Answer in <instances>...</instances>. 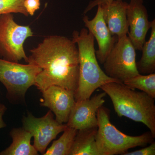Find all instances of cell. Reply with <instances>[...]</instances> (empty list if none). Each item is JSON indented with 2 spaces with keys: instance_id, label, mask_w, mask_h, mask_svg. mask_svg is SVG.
<instances>
[{
  "instance_id": "6da1fadb",
  "label": "cell",
  "mask_w": 155,
  "mask_h": 155,
  "mask_svg": "<svg viewBox=\"0 0 155 155\" xmlns=\"http://www.w3.org/2000/svg\"><path fill=\"white\" fill-rule=\"evenodd\" d=\"M30 51L27 63L41 69L35 79L37 88L42 92L57 85L75 94L79 78V57L77 45L72 39L50 35Z\"/></svg>"
},
{
  "instance_id": "7a4b0ae2",
  "label": "cell",
  "mask_w": 155,
  "mask_h": 155,
  "mask_svg": "<svg viewBox=\"0 0 155 155\" xmlns=\"http://www.w3.org/2000/svg\"><path fill=\"white\" fill-rule=\"evenodd\" d=\"M100 88L110 97L119 117L144 124L155 137V99L122 82H110Z\"/></svg>"
},
{
  "instance_id": "3957f363",
  "label": "cell",
  "mask_w": 155,
  "mask_h": 155,
  "mask_svg": "<svg viewBox=\"0 0 155 155\" xmlns=\"http://www.w3.org/2000/svg\"><path fill=\"white\" fill-rule=\"evenodd\" d=\"M72 41L77 45L79 57L78 85L75 101L89 98L97 89L111 82H120L108 76L98 64L94 48L95 38L86 28L74 31Z\"/></svg>"
},
{
  "instance_id": "277c9868",
  "label": "cell",
  "mask_w": 155,
  "mask_h": 155,
  "mask_svg": "<svg viewBox=\"0 0 155 155\" xmlns=\"http://www.w3.org/2000/svg\"><path fill=\"white\" fill-rule=\"evenodd\" d=\"M97 131L96 141L100 155L121 154L130 149L145 147L154 141L150 131L132 136L121 132L110 121V111L102 106L97 111Z\"/></svg>"
},
{
  "instance_id": "5b68a950",
  "label": "cell",
  "mask_w": 155,
  "mask_h": 155,
  "mask_svg": "<svg viewBox=\"0 0 155 155\" xmlns=\"http://www.w3.org/2000/svg\"><path fill=\"white\" fill-rule=\"evenodd\" d=\"M33 35L28 25L16 23L13 14L0 15V58L17 63L24 60L27 63L23 46L25 40Z\"/></svg>"
},
{
  "instance_id": "8992f818",
  "label": "cell",
  "mask_w": 155,
  "mask_h": 155,
  "mask_svg": "<svg viewBox=\"0 0 155 155\" xmlns=\"http://www.w3.org/2000/svg\"><path fill=\"white\" fill-rule=\"evenodd\" d=\"M41 69L34 64H20L0 58V82L12 100H24L27 90L35 84Z\"/></svg>"
},
{
  "instance_id": "52a82bcc",
  "label": "cell",
  "mask_w": 155,
  "mask_h": 155,
  "mask_svg": "<svg viewBox=\"0 0 155 155\" xmlns=\"http://www.w3.org/2000/svg\"><path fill=\"white\" fill-rule=\"evenodd\" d=\"M135 51L127 35L118 38L103 64L106 74L122 83L140 74Z\"/></svg>"
},
{
  "instance_id": "ba28073f",
  "label": "cell",
  "mask_w": 155,
  "mask_h": 155,
  "mask_svg": "<svg viewBox=\"0 0 155 155\" xmlns=\"http://www.w3.org/2000/svg\"><path fill=\"white\" fill-rule=\"evenodd\" d=\"M22 124L23 128L30 132L34 137L33 146L43 155L50 143L67 127V124H61L54 119L51 110L41 118L28 113L23 117Z\"/></svg>"
},
{
  "instance_id": "9c48e42d",
  "label": "cell",
  "mask_w": 155,
  "mask_h": 155,
  "mask_svg": "<svg viewBox=\"0 0 155 155\" xmlns=\"http://www.w3.org/2000/svg\"><path fill=\"white\" fill-rule=\"evenodd\" d=\"M106 95L103 91L89 98L75 101L67 126L77 130L97 127V111L105 102Z\"/></svg>"
},
{
  "instance_id": "30bf717a",
  "label": "cell",
  "mask_w": 155,
  "mask_h": 155,
  "mask_svg": "<svg viewBox=\"0 0 155 155\" xmlns=\"http://www.w3.org/2000/svg\"><path fill=\"white\" fill-rule=\"evenodd\" d=\"M127 17L129 26L127 36L135 50L141 51L151 25L143 0H130L127 4Z\"/></svg>"
},
{
  "instance_id": "8fae6325",
  "label": "cell",
  "mask_w": 155,
  "mask_h": 155,
  "mask_svg": "<svg viewBox=\"0 0 155 155\" xmlns=\"http://www.w3.org/2000/svg\"><path fill=\"white\" fill-rule=\"evenodd\" d=\"M41 92L43 100L41 105L49 108L58 122L67 123L75 102V93L57 85L49 87Z\"/></svg>"
},
{
  "instance_id": "7c38bea8",
  "label": "cell",
  "mask_w": 155,
  "mask_h": 155,
  "mask_svg": "<svg viewBox=\"0 0 155 155\" xmlns=\"http://www.w3.org/2000/svg\"><path fill=\"white\" fill-rule=\"evenodd\" d=\"M97 7V13L93 19H89L87 16L84 15L82 20L84 26L96 40L98 49L96 51V55L98 61L103 64L116 43V40L105 22L101 7Z\"/></svg>"
},
{
  "instance_id": "4fadbf2b",
  "label": "cell",
  "mask_w": 155,
  "mask_h": 155,
  "mask_svg": "<svg viewBox=\"0 0 155 155\" xmlns=\"http://www.w3.org/2000/svg\"><path fill=\"white\" fill-rule=\"evenodd\" d=\"M127 4L123 1H114L100 5L108 28L112 35H116L118 38L127 35L129 32L127 17Z\"/></svg>"
},
{
  "instance_id": "5bb4252c",
  "label": "cell",
  "mask_w": 155,
  "mask_h": 155,
  "mask_svg": "<svg viewBox=\"0 0 155 155\" xmlns=\"http://www.w3.org/2000/svg\"><path fill=\"white\" fill-rule=\"evenodd\" d=\"M12 143L0 153L1 155H37L38 151L31 144L32 137L30 132L23 128H15L10 132Z\"/></svg>"
},
{
  "instance_id": "9a60e30c",
  "label": "cell",
  "mask_w": 155,
  "mask_h": 155,
  "mask_svg": "<svg viewBox=\"0 0 155 155\" xmlns=\"http://www.w3.org/2000/svg\"><path fill=\"white\" fill-rule=\"evenodd\" d=\"M97 127L78 130L69 155H100L96 137Z\"/></svg>"
},
{
  "instance_id": "2e32d148",
  "label": "cell",
  "mask_w": 155,
  "mask_h": 155,
  "mask_svg": "<svg viewBox=\"0 0 155 155\" xmlns=\"http://www.w3.org/2000/svg\"><path fill=\"white\" fill-rule=\"evenodd\" d=\"M150 29V38L142 49L141 58L136 63L139 73L143 75L151 74L155 71V19L151 21Z\"/></svg>"
},
{
  "instance_id": "e0dca14e",
  "label": "cell",
  "mask_w": 155,
  "mask_h": 155,
  "mask_svg": "<svg viewBox=\"0 0 155 155\" xmlns=\"http://www.w3.org/2000/svg\"><path fill=\"white\" fill-rule=\"evenodd\" d=\"M78 130L68 127L61 137L54 140L44 155H69Z\"/></svg>"
},
{
  "instance_id": "ac0fdd59",
  "label": "cell",
  "mask_w": 155,
  "mask_h": 155,
  "mask_svg": "<svg viewBox=\"0 0 155 155\" xmlns=\"http://www.w3.org/2000/svg\"><path fill=\"white\" fill-rule=\"evenodd\" d=\"M130 88L139 90L155 98V74H139L125 80L123 83Z\"/></svg>"
},
{
  "instance_id": "d6986e66",
  "label": "cell",
  "mask_w": 155,
  "mask_h": 155,
  "mask_svg": "<svg viewBox=\"0 0 155 155\" xmlns=\"http://www.w3.org/2000/svg\"><path fill=\"white\" fill-rule=\"evenodd\" d=\"M25 0H0V15L6 14H22L28 16L24 6Z\"/></svg>"
},
{
  "instance_id": "ffe728a7",
  "label": "cell",
  "mask_w": 155,
  "mask_h": 155,
  "mask_svg": "<svg viewBox=\"0 0 155 155\" xmlns=\"http://www.w3.org/2000/svg\"><path fill=\"white\" fill-rule=\"evenodd\" d=\"M122 155H155V142L154 141L151 143L149 146L134 151L133 152H126L122 153Z\"/></svg>"
},
{
  "instance_id": "44dd1931",
  "label": "cell",
  "mask_w": 155,
  "mask_h": 155,
  "mask_svg": "<svg viewBox=\"0 0 155 155\" xmlns=\"http://www.w3.org/2000/svg\"><path fill=\"white\" fill-rule=\"evenodd\" d=\"M40 0H25L24 6L28 15L32 16L40 8Z\"/></svg>"
},
{
  "instance_id": "7402d4cb",
  "label": "cell",
  "mask_w": 155,
  "mask_h": 155,
  "mask_svg": "<svg viewBox=\"0 0 155 155\" xmlns=\"http://www.w3.org/2000/svg\"><path fill=\"white\" fill-rule=\"evenodd\" d=\"M114 1H122V0H93L91 1L88 3V5L84 11L83 15H85L87 13L91 11L92 9H93L95 7L103 5V4L110 3Z\"/></svg>"
},
{
  "instance_id": "603a6c76",
  "label": "cell",
  "mask_w": 155,
  "mask_h": 155,
  "mask_svg": "<svg viewBox=\"0 0 155 155\" xmlns=\"http://www.w3.org/2000/svg\"><path fill=\"white\" fill-rule=\"evenodd\" d=\"M7 108L3 104L0 103V129L5 127L6 125L3 119V116L5 114Z\"/></svg>"
}]
</instances>
